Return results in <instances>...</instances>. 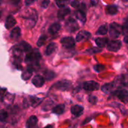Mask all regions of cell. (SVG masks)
I'll return each instance as SVG.
<instances>
[{
	"label": "cell",
	"instance_id": "1",
	"mask_svg": "<svg viewBox=\"0 0 128 128\" xmlns=\"http://www.w3.org/2000/svg\"><path fill=\"white\" fill-rule=\"evenodd\" d=\"M41 59V56L40 52L34 49L32 50L31 52H29L28 54H26V58H25V62L28 64V66H31L33 68L37 66H39V62Z\"/></svg>",
	"mask_w": 128,
	"mask_h": 128
},
{
	"label": "cell",
	"instance_id": "2",
	"mask_svg": "<svg viewBox=\"0 0 128 128\" xmlns=\"http://www.w3.org/2000/svg\"><path fill=\"white\" fill-rule=\"evenodd\" d=\"M110 35L112 38H117L122 32V26L116 22H112L110 25Z\"/></svg>",
	"mask_w": 128,
	"mask_h": 128
},
{
	"label": "cell",
	"instance_id": "3",
	"mask_svg": "<svg viewBox=\"0 0 128 128\" xmlns=\"http://www.w3.org/2000/svg\"><path fill=\"white\" fill-rule=\"evenodd\" d=\"M65 28L69 32H74L75 31H76L79 28V25L76 22V21L72 18V17H69L65 22Z\"/></svg>",
	"mask_w": 128,
	"mask_h": 128
},
{
	"label": "cell",
	"instance_id": "4",
	"mask_svg": "<svg viewBox=\"0 0 128 128\" xmlns=\"http://www.w3.org/2000/svg\"><path fill=\"white\" fill-rule=\"evenodd\" d=\"M54 87L61 91H68L71 88V82L68 80H62L57 82Z\"/></svg>",
	"mask_w": 128,
	"mask_h": 128
},
{
	"label": "cell",
	"instance_id": "5",
	"mask_svg": "<svg viewBox=\"0 0 128 128\" xmlns=\"http://www.w3.org/2000/svg\"><path fill=\"white\" fill-rule=\"evenodd\" d=\"M22 50L18 46H16L13 48L12 50V54H13V57H14V62H16V64H18L17 63L20 62L22 61Z\"/></svg>",
	"mask_w": 128,
	"mask_h": 128
},
{
	"label": "cell",
	"instance_id": "6",
	"mask_svg": "<svg viewBox=\"0 0 128 128\" xmlns=\"http://www.w3.org/2000/svg\"><path fill=\"white\" fill-rule=\"evenodd\" d=\"M115 95L124 104L128 102V92L126 89H119L115 92Z\"/></svg>",
	"mask_w": 128,
	"mask_h": 128
},
{
	"label": "cell",
	"instance_id": "7",
	"mask_svg": "<svg viewBox=\"0 0 128 128\" xmlns=\"http://www.w3.org/2000/svg\"><path fill=\"white\" fill-rule=\"evenodd\" d=\"M121 47H122V42L121 40H111L108 43V45H107L108 50L112 51V52H117L120 50Z\"/></svg>",
	"mask_w": 128,
	"mask_h": 128
},
{
	"label": "cell",
	"instance_id": "8",
	"mask_svg": "<svg viewBox=\"0 0 128 128\" xmlns=\"http://www.w3.org/2000/svg\"><path fill=\"white\" fill-rule=\"evenodd\" d=\"M61 44L63 47L66 49H70L75 46V40L72 37H65L61 40Z\"/></svg>",
	"mask_w": 128,
	"mask_h": 128
},
{
	"label": "cell",
	"instance_id": "9",
	"mask_svg": "<svg viewBox=\"0 0 128 128\" xmlns=\"http://www.w3.org/2000/svg\"><path fill=\"white\" fill-rule=\"evenodd\" d=\"M99 88H100L99 83L93 80L87 81L83 84V88L86 91H94V90H98Z\"/></svg>",
	"mask_w": 128,
	"mask_h": 128
},
{
	"label": "cell",
	"instance_id": "10",
	"mask_svg": "<svg viewBox=\"0 0 128 128\" xmlns=\"http://www.w3.org/2000/svg\"><path fill=\"white\" fill-rule=\"evenodd\" d=\"M91 33L87 31H80L76 34V40L77 42H81L82 40H86L91 38Z\"/></svg>",
	"mask_w": 128,
	"mask_h": 128
},
{
	"label": "cell",
	"instance_id": "11",
	"mask_svg": "<svg viewBox=\"0 0 128 128\" xmlns=\"http://www.w3.org/2000/svg\"><path fill=\"white\" fill-rule=\"evenodd\" d=\"M44 77L40 76V75H36L34 76V78L32 79V84L37 87V88H40L41 86H43V85L44 84Z\"/></svg>",
	"mask_w": 128,
	"mask_h": 128
},
{
	"label": "cell",
	"instance_id": "12",
	"mask_svg": "<svg viewBox=\"0 0 128 128\" xmlns=\"http://www.w3.org/2000/svg\"><path fill=\"white\" fill-rule=\"evenodd\" d=\"M42 101V99L35 97V96H30L28 98V101H27L26 100H25L24 103H28V105L33 106V107H36L38 106Z\"/></svg>",
	"mask_w": 128,
	"mask_h": 128
},
{
	"label": "cell",
	"instance_id": "13",
	"mask_svg": "<svg viewBox=\"0 0 128 128\" xmlns=\"http://www.w3.org/2000/svg\"><path fill=\"white\" fill-rule=\"evenodd\" d=\"M33 68L31 67V66H27V68H26V70L23 71V73L22 74V79L23 80H28L32 75V73H33Z\"/></svg>",
	"mask_w": 128,
	"mask_h": 128
},
{
	"label": "cell",
	"instance_id": "14",
	"mask_svg": "<svg viewBox=\"0 0 128 128\" xmlns=\"http://www.w3.org/2000/svg\"><path fill=\"white\" fill-rule=\"evenodd\" d=\"M83 107L82 106H80V105H75L74 106H72L71 110H70V112L71 113L75 116H80L82 115V113L83 112Z\"/></svg>",
	"mask_w": 128,
	"mask_h": 128
},
{
	"label": "cell",
	"instance_id": "15",
	"mask_svg": "<svg viewBox=\"0 0 128 128\" xmlns=\"http://www.w3.org/2000/svg\"><path fill=\"white\" fill-rule=\"evenodd\" d=\"M16 24V20L14 19V17L11 15H9L7 16L6 20H5V28L7 29H10L14 25Z\"/></svg>",
	"mask_w": 128,
	"mask_h": 128
},
{
	"label": "cell",
	"instance_id": "16",
	"mask_svg": "<svg viewBox=\"0 0 128 128\" xmlns=\"http://www.w3.org/2000/svg\"><path fill=\"white\" fill-rule=\"evenodd\" d=\"M21 35V30L20 28L19 27H15L14 28H13L10 33V37L12 40H17Z\"/></svg>",
	"mask_w": 128,
	"mask_h": 128
},
{
	"label": "cell",
	"instance_id": "17",
	"mask_svg": "<svg viewBox=\"0 0 128 128\" xmlns=\"http://www.w3.org/2000/svg\"><path fill=\"white\" fill-rule=\"evenodd\" d=\"M37 123H38V118L34 116H32L28 118L26 126V128H33L36 125Z\"/></svg>",
	"mask_w": 128,
	"mask_h": 128
},
{
	"label": "cell",
	"instance_id": "18",
	"mask_svg": "<svg viewBox=\"0 0 128 128\" xmlns=\"http://www.w3.org/2000/svg\"><path fill=\"white\" fill-rule=\"evenodd\" d=\"M74 14H75L76 17L79 20H80L82 22H83V23L86 22V12L85 11L81 10L79 9V10H77L75 11Z\"/></svg>",
	"mask_w": 128,
	"mask_h": 128
},
{
	"label": "cell",
	"instance_id": "19",
	"mask_svg": "<svg viewBox=\"0 0 128 128\" xmlns=\"http://www.w3.org/2000/svg\"><path fill=\"white\" fill-rule=\"evenodd\" d=\"M70 13V10L68 8H63L58 11V18L59 20H63L68 14Z\"/></svg>",
	"mask_w": 128,
	"mask_h": 128
},
{
	"label": "cell",
	"instance_id": "20",
	"mask_svg": "<svg viewBox=\"0 0 128 128\" xmlns=\"http://www.w3.org/2000/svg\"><path fill=\"white\" fill-rule=\"evenodd\" d=\"M57 49V44L56 43H50L46 48L45 54L46 56H50L52 52H54Z\"/></svg>",
	"mask_w": 128,
	"mask_h": 128
},
{
	"label": "cell",
	"instance_id": "21",
	"mask_svg": "<svg viewBox=\"0 0 128 128\" xmlns=\"http://www.w3.org/2000/svg\"><path fill=\"white\" fill-rule=\"evenodd\" d=\"M60 28H61V25L59 23L56 22V23L52 24L50 26V28H49V32L51 34H56L60 30Z\"/></svg>",
	"mask_w": 128,
	"mask_h": 128
},
{
	"label": "cell",
	"instance_id": "22",
	"mask_svg": "<svg viewBox=\"0 0 128 128\" xmlns=\"http://www.w3.org/2000/svg\"><path fill=\"white\" fill-rule=\"evenodd\" d=\"M18 46L22 50V52H27L28 53L32 50L31 45L28 44L27 42H26V41H22V42L20 44V45H19Z\"/></svg>",
	"mask_w": 128,
	"mask_h": 128
},
{
	"label": "cell",
	"instance_id": "23",
	"mask_svg": "<svg viewBox=\"0 0 128 128\" xmlns=\"http://www.w3.org/2000/svg\"><path fill=\"white\" fill-rule=\"evenodd\" d=\"M64 109H65V106L64 104H59V105H57L55 107H53L52 112L56 115H61V114L64 113Z\"/></svg>",
	"mask_w": 128,
	"mask_h": 128
},
{
	"label": "cell",
	"instance_id": "24",
	"mask_svg": "<svg viewBox=\"0 0 128 128\" xmlns=\"http://www.w3.org/2000/svg\"><path fill=\"white\" fill-rule=\"evenodd\" d=\"M102 91L106 93V94H110L112 92L113 88H114V84L112 83H106L105 85H104L102 86Z\"/></svg>",
	"mask_w": 128,
	"mask_h": 128
},
{
	"label": "cell",
	"instance_id": "25",
	"mask_svg": "<svg viewBox=\"0 0 128 128\" xmlns=\"http://www.w3.org/2000/svg\"><path fill=\"white\" fill-rule=\"evenodd\" d=\"M95 42L99 47H104L108 43V39L106 38H97Z\"/></svg>",
	"mask_w": 128,
	"mask_h": 128
},
{
	"label": "cell",
	"instance_id": "26",
	"mask_svg": "<svg viewBox=\"0 0 128 128\" xmlns=\"http://www.w3.org/2000/svg\"><path fill=\"white\" fill-rule=\"evenodd\" d=\"M118 12V8L116 5H109L106 8V13L110 15L116 14Z\"/></svg>",
	"mask_w": 128,
	"mask_h": 128
},
{
	"label": "cell",
	"instance_id": "27",
	"mask_svg": "<svg viewBox=\"0 0 128 128\" xmlns=\"http://www.w3.org/2000/svg\"><path fill=\"white\" fill-rule=\"evenodd\" d=\"M107 32H108V26L106 24H104L101 26H100V28L97 31L96 34H100V35H104Z\"/></svg>",
	"mask_w": 128,
	"mask_h": 128
},
{
	"label": "cell",
	"instance_id": "28",
	"mask_svg": "<svg viewBox=\"0 0 128 128\" xmlns=\"http://www.w3.org/2000/svg\"><path fill=\"white\" fill-rule=\"evenodd\" d=\"M46 40V37L45 35H41V36L39 38V39L38 40L37 45H38V46H43V45L44 44V43H45Z\"/></svg>",
	"mask_w": 128,
	"mask_h": 128
},
{
	"label": "cell",
	"instance_id": "29",
	"mask_svg": "<svg viewBox=\"0 0 128 128\" xmlns=\"http://www.w3.org/2000/svg\"><path fill=\"white\" fill-rule=\"evenodd\" d=\"M8 116V114L5 110H1V112H0V120H1V122H5Z\"/></svg>",
	"mask_w": 128,
	"mask_h": 128
},
{
	"label": "cell",
	"instance_id": "30",
	"mask_svg": "<svg viewBox=\"0 0 128 128\" xmlns=\"http://www.w3.org/2000/svg\"><path fill=\"white\" fill-rule=\"evenodd\" d=\"M44 76H45V78L46 80H52L54 76H55V74L52 72V71H50V70H48V71H46L44 72Z\"/></svg>",
	"mask_w": 128,
	"mask_h": 128
},
{
	"label": "cell",
	"instance_id": "31",
	"mask_svg": "<svg viewBox=\"0 0 128 128\" xmlns=\"http://www.w3.org/2000/svg\"><path fill=\"white\" fill-rule=\"evenodd\" d=\"M128 32V16L125 18V22L122 26V33L125 34Z\"/></svg>",
	"mask_w": 128,
	"mask_h": 128
},
{
	"label": "cell",
	"instance_id": "32",
	"mask_svg": "<svg viewBox=\"0 0 128 128\" xmlns=\"http://www.w3.org/2000/svg\"><path fill=\"white\" fill-rule=\"evenodd\" d=\"M94 69L97 72L99 73V72H100V71H102L103 70L105 69V66L103 65V64H96V65H94Z\"/></svg>",
	"mask_w": 128,
	"mask_h": 128
},
{
	"label": "cell",
	"instance_id": "33",
	"mask_svg": "<svg viewBox=\"0 0 128 128\" xmlns=\"http://www.w3.org/2000/svg\"><path fill=\"white\" fill-rule=\"evenodd\" d=\"M52 105V101H46V104H45V105L44 106L43 110H44V111H47V110H49L51 108Z\"/></svg>",
	"mask_w": 128,
	"mask_h": 128
},
{
	"label": "cell",
	"instance_id": "34",
	"mask_svg": "<svg viewBox=\"0 0 128 128\" xmlns=\"http://www.w3.org/2000/svg\"><path fill=\"white\" fill-rule=\"evenodd\" d=\"M88 100H89V102H90L91 104H97L98 98H97L95 96H94V95H90L89 98H88Z\"/></svg>",
	"mask_w": 128,
	"mask_h": 128
},
{
	"label": "cell",
	"instance_id": "35",
	"mask_svg": "<svg viewBox=\"0 0 128 128\" xmlns=\"http://www.w3.org/2000/svg\"><path fill=\"white\" fill-rule=\"evenodd\" d=\"M100 51H101L100 49H98V47H93V48L87 50V52H89L91 54H94L95 52H100Z\"/></svg>",
	"mask_w": 128,
	"mask_h": 128
},
{
	"label": "cell",
	"instance_id": "36",
	"mask_svg": "<svg viewBox=\"0 0 128 128\" xmlns=\"http://www.w3.org/2000/svg\"><path fill=\"white\" fill-rule=\"evenodd\" d=\"M56 3L58 4V6L59 8H64L65 4H67V2H65V1H60V2L56 1Z\"/></svg>",
	"mask_w": 128,
	"mask_h": 128
},
{
	"label": "cell",
	"instance_id": "37",
	"mask_svg": "<svg viewBox=\"0 0 128 128\" xmlns=\"http://www.w3.org/2000/svg\"><path fill=\"white\" fill-rule=\"evenodd\" d=\"M71 5L73 6V7H74V8H80V4L81 3H80L78 1H73V2H71Z\"/></svg>",
	"mask_w": 128,
	"mask_h": 128
},
{
	"label": "cell",
	"instance_id": "38",
	"mask_svg": "<svg viewBox=\"0 0 128 128\" xmlns=\"http://www.w3.org/2000/svg\"><path fill=\"white\" fill-rule=\"evenodd\" d=\"M50 1H43L41 3V7L44 8H46L48 7V5L50 4Z\"/></svg>",
	"mask_w": 128,
	"mask_h": 128
},
{
	"label": "cell",
	"instance_id": "39",
	"mask_svg": "<svg viewBox=\"0 0 128 128\" xmlns=\"http://www.w3.org/2000/svg\"><path fill=\"white\" fill-rule=\"evenodd\" d=\"M33 2H34V1H26V4L28 5L29 4H32Z\"/></svg>",
	"mask_w": 128,
	"mask_h": 128
},
{
	"label": "cell",
	"instance_id": "40",
	"mask_svg": "<svg viewBox=\"0 0 128 128\" xmlns=\"http://www.w3.org/2000/svg\"><path fill=\"white\" fill-rule=\"evenodd\" d=\"M124 40L125 43H128V35H126V36L124 37Z\"/></svg>",
	"mask_w": 128,
	"mask_h": 128
},
{
	"label": "cell",
	"instance_id": "41",
	"mask_svg": "<svg viewBox=\"0 0 128 128\" xmlns=\"http://www.w3.org/2000/svg\"><path fill=\"white\" fill-rule=\"evenodd\" d=\"M97 3H98V2H93V1L92 2V4H97Z\"/></svg>",
	"mask_w": 128,
	"mask_h": 128
},
{
	"label": "cell",
	"instance_id": "42",
	"mask_svg": "<svg viewBox=\"0 0 128 128\" xmlns=\"http://www.w3.org/2000/svg\"><path fill=\"white\" fill-rule=\"evenodd\" d=\"M45 128H52V127L51 126V125H49V126H47V127H46Z\"/></svg>",
	"mask_w": 128,
	"mask_h": 128
}]
</instances>
